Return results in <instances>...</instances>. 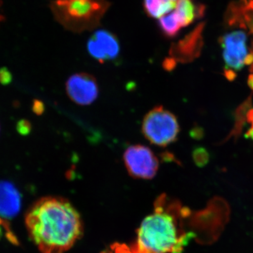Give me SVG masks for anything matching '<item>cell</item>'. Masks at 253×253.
Instances as JSON below:
<instances>
[{"instance_id":"obj_1","label":"cell","mask_w":253,"mask_h":253,"mask_svg":"<svg viewBox=\"0 0 253 253\" xmlns=\"http://www.w3.org/2000/svg\"><path fill=\"white\" fill-rule=\"evenodd\" d=\"M25 224L30 239L41 253H65L83 234L81 216L61 197L46 196L28 208Z\"/></svg>"},{"instance_id":"obj_2","label":"cell","mask_w":253,"mask_h":253,"mask_svg":"<svg viewBox=\"0 0 253 253\" xmlns=\"http://www.w3.org/2000/svg\"><path fill=\"white\" fill-rule=\"evenodd\" d=\"M191 211L166 194L158 196L153 212L141 222L132 253H181L191 237L185 223Z\"/></svg>"},{"instance_id":"obj_3","label":"cell","mask_w":253,"mask_h":253,"mask_svg":"<svg viewBox=\"0 0 253 253\" xmlns=\"http://www.w3.org/2000/svg\"><path fill=\"white\" fill-rule=\"evenodd\" d=\"M179 123L176 116L163 107L156 106L146 115L141 131L151 144L165 147L174 143L179 135Z\"/></svg>"},{"instance_id":"obj_4","label":"cell","mask_w":253,"mask_h":253,"mask_svg":"<svg viewBox=\"0 0 253 253\" xmlns=\"http://www.w3.org/2000/svg\"><path fill=\"white\" fill-rule=\"evenodd\" d=\"M238 29L226 33L219 41L225 63L224 75L226 79L231 81L236 78V72L246 66L251 54V49L248 46L249 34L244 29Z\"/></svg>"},{"instance_id":"obj_5","label":"cell","mask_w":253,"mask_h":253,"mask_svg":"<svg viewBox=\"0 0 253 253\" xmlns=\"http://www.w3.org/2000/svg\"><path fill=\"white\" fill-rule=\"evenodd\" d=\"M103 8L101 0H56L53 4L56 16L68 26L94 22Z\"/></svg>"},{"instance_id":"obj_6","label":"cell","mask_w":253,"mask_h":253,"mask_svg":"<svg viewBox=\"0 0 253 253\" xmlns=\"http://www.w3.org/2000/svg\"><path fill=\"white\" fill-rule=\"evenodd\" d=\"M125 166L129 175L136 179H151L157 174L159 161L147 146L134 145L125 151Z\"/></svg>"},{"instance_id":"obj_7","label":"cell","mask_w":253,"mask_h":253,"mask_svg":"<svg viewBox=\"0 0 253 253\" xmlns=\"http://www.w3.org/2000/svg\"><path fill=\"white\" fill-rule=\"evenodd\" d=\"M68 97L81 106L92 104L99 95L96 78L89 73H76L71 76L66 84Z\"/></svg>"},{"instance_id":"obj_8","label":"cell","mask_w":253,"mask_h":253,"mask_svg":"<svg viewBox=\"0 0 253 253\" xmlns=\"http://www.w3.org/2000/svg\"><path fill=\"white\" fill-rule=\"evenodd\" d=\"M225 22L231 28L244 29L251 38V53L253 55V0H237L228 6ZM253 73V63L250 66Z\"/></svg>"},{"instance_id":"obj_9","label":"cell","mask_w":253,"mask_h":253,"mask_svg":"<svg viewBox=\"0 0 253 253\" xmlns=\"http://www.w3.org/2000/svg\"><path fill=\"white\" fill-rule=\"evenodd\" d=\"M204 26V23H201L192 33L173 46L170 53L173 61L175 59L181 62H187L199 56L203 46L202 33Z\"/></svg>"},{"instance_id":"obj_10","label":"cell","mask_w":253,"mask_h":253,"mask_svg":"<svg viewBox=\"0 0 253 253\" xmlns=\"http://www.w3.org/2000/svg\"><path fill=\"white\" fill-rule=\"evenodd\" d=\"M21 208V196L17 188L9 181H0V219L16 217Z\"/></svg>"},{"instance_id":"obj_11","label":"cell","mask_w":253,"mask_h":253,"mask_svg":"<svg viewBox=\"0 0 253 253\" xmlns=\"http://www.w3.org/2000/svg\"><path fill=\"white\" fill-rule=\"evenodd\" d=\"M175 9L181 27L189 26L195 18L202 17L205 12V6H196L193 0H178Z\"/></svg>"},{"instance_id":"obj_12","label":"cell","mask_w":253,"mask_h":253,"mask_svg":"<svg viewBox=\"0 0 253 253\" xmlns=\"http://www.w3.org/2000/svg\"><path fill=\"white\" fill-rule=\"evenodd\" d=\"M93 38L106 56V60H113L117 58L120 53V45L116 37L104 30H99L94 33Z\"/></svg>"},{"instance_id":"obj_13","label":"cell","mask_w":253,"mask_h":253,"mask_svg":"<svg viewBox=\"0 0 253 253\" xmlns=\"http://www.w3.org/2000/svg\"><path fill=\"white\" fill-rule=\"evenodd\" d=\"M176 2L170 0H144L146 11L154 18H161L175 9Z\"/></svg>"},{"instance_id":"obj_14","label":"cell","mask_w":253,"mask_h":253,"mask_svg":"<svg viewBox=\"0 0 253 253\" xmlns=\"http://www.w3.org/2000/svg\"><path fill=\"white\" fill-rule=\"evenodd\" d=\"M159 24L165 34L169 37L176 36L181 28H182L175 11L167 16H162L160 18Z\"/></svg>"},{"instance_id":"obj_15","label":"cell","mask_w":253,"mask_h":253,"mask_svg":"<svg viewBox=\"0 0 253 253\" xmlns=\"http://www.w3.org/2000/svg\"><path fill=\"white\" fill-rule=\"evenodd\" d=\"M87 50L89 54L100 62H104V61H107L106 56L100 48L99 44L93 37L88 41Z\"/></svg>"},{"instance_id":"obj_16","label":"cell","mask_w":253,"mask_h":253,"mask_svg":"<svg viewBox=\"0 0 253 253\" xmlns=\"http://www.w3.org/2000/svg\"><path fill=\"white\" fill-rule=\"evenodd\" d=\"M193 159L199 167H204L209 161V154L204 148H196L193 151Z\"/></svg>"},{"instance_id":"obj_17","label":"cell","mask_w":253,"mask_h":253,"mask_svg":"<svg viewBox=\"0 0 253 253\" xmlns=\"http://www.w3.org/2000/svg\"><path fill=\"white\" fill-rule=\"evenodd\" d=\"M102 253H132L129 246L123 244H114Z\"/></svg>"},{"instance_id":"obj_18","label":"cell","mask_w":253,"mask_h":253,"mask_svg":"<svg viewBox=\"0 0 253 253\" xmlns=\"http://www.w3.org/2000/svg\"><path fill=\"white\" fill-rule=\"evenodd\" d=\"M248 123L251 124V128L246 133V136L248 139H251L253 140V109H251L246 114Z\"/></svg>"},{"instance_id":"obj_19","label":"cell","mask_w":253,"mask_h":253,"mask_svg":"<svg viewBox=\"0 0 253 253\" xmlns=\"http://www.w3.org/2000/svg\"><path fill=\"white\" fill-rule=\"evenodd\" d=\"M18 126H19L18 130L21 131L22 134L29 132V131L31 130V125L27 121H21V123H18Z\"/></svg>"},{"instance_id":"obj_20","label":"cell","mask_w":253,"mask_h":253,"mask_svg":"<svg viewBox=\"0 0 253 253\" xmlns=\"http://www.w3.org/2000/svg\"><path fill=\"white\" fill-rule=\"evenodd\" d=\"M44 104L40 101H36L33 104V111L37 114L41 115L44 112Z\"/></svg>"},{"instance_id":"obj_21","label":"cell","mask_w":253,"mask_h":253,"mask_svg":"<svg viewBox=\"0 0 253 253\" xmlns=\"http://www.w3.org/2000/svg\"><path fill=\"white\" fill-rule=\"evenodd\" d=\"M248 84L250 88L253 90V73L249 76V79H248Z\"/></svg>"},{"instance_id":"obj_22","label":"cell","mask_w":253,"mask_h":253,"mask_svg":"<svg viewBox=\"0 0 253 253\" xmlns=\"http://www.w3.org/2000/svg\"><path fill=\"white\" fill-rule=\"evenodd\" d=\"M3 19H4V17H3V16H1V15L0 14V22H1V21H2Z\"/></svg>"},{"instance_id":"obj_23","label":"cell","mask_w":253,"mask_h":253,"mask_svg":"<svg viewBox=\"0 0 253 253\" xmlns=\"http://www.w3.org/2000/svg\"><path fill=\"white\" fill-rule=\"evenodd\" d=\"M170 1H176H176H178V0H170Z\"/></svg>"}]
</instances>
